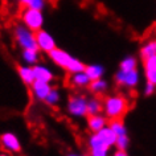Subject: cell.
Instances as JSON below:
<instances>
[{"mask_svg":"<svg viewBox=\"0 0 156 156\" xmlns=\"http://www.w3.org/2000/svg\"><path fill=\"white\" fill-rule=\"evenodd\" d=\"M130 103L123 94H110L102 99V114L108 120L122 119L128 111Z\"/></svg>","mask_w":156,"mask_h":156,"instance_id":"1","label":"cell"},{"mask_svg":"<svg viewBox=\"0 0 156 156\" xmlns=\"http://www.w3.org/2000/svg\"><path fill=\"white\" fill-rule=\"evenodd\" d=\"M48 56L54 65L61 69H65L70 74L83 72L85 66H86L77 57H73L72 54H69L68 52H65L64 49H60V48H54L52 52L48 53Z\"/></svg>","mask_w":156,"mask_h":156,"instance_id":"2","label":"cell"},{"mask_svg":"<svg viewBox=\"0 0 156 156\" xmlns=\"http://www.w3.org/2000/svg\"><path fill=\"white\" fill-rule=\"evenodd\" d=\"M13 37L16 44L20 46L21 50L24 49H38L36 41V32L23 24H16L13 27Z\"/></svg>","mask_w":156,"mask_h":156,"instance_id":"3","label":"cell"},{"mask_svg":"<svg viewBox=\"0 0 156 156\" xmlns=\"http://www.w3.org/2000/svg\"><path fill=\"white\" fill-rule=\"evenodd\" d=\"M66 111L72 118L82 119L87 116V97L83 94H73L66 102Z\"/></svg>","mask_w":156,"mask_h":156,"instance_id":"4","label":"cell"},{"mask_svg":"<svg viewBox=\"0 0 156 156\" xmlns=\"http://www.w3.org/2000/svg\"><path fill=\"white\" fill-rule=\"evenodd\" d=\"M140 80H142V76L138 69L131 70V72H123L118 69V72L114 74V82L116 86L128 89V90H134L138 87Z\"/></svg>","mask_w":156,"mask_h":156,"instance_id":"5","label":"cell"},{"mask_svg":"<svg viewBox=\"0 0 156 156\" xmlns=\"http://www.w3.org/2000/svg\"><path fill=\"white\" fill-rule=\"evenodd\" d=\"M21 23L30 30L37 32V30L42 29V27H44V23H45L44 11L25 8L21 12Z\"/></svg>","mask_w":156,"mask_h":156,"instance_id":"6","label":"cell"},{"mask_svg":"<svg viewBox=\"0 0 156 156\" xmlns=\"http://www.w3.org/2000/svg\"><path fill=\"white\" fill-rule=\"evenodd\" d=\"M87 147L90 156H110V147L103 144L95 132H91L87 138Z\"/></svg>","mask_w":156,"mask_h":156,"instance_id":"7","label":"cell"},{"mask_svg":"<svg viewBox=\"0 0 156 156\" xmlns=\"http://www.w3.org/2000/svg\"><path fill=\"white\" fill-rule=\"evenodd\" d=\"M36 41H37V48L40 52L46 53L48 54L49 52H52L56 46V40L54 37L50 34L48 30L40 29L36 32Z\"/></svg>","mask_w":156,"mask_h":156,"instance_id":"8","label":"cell"},{"mask_svg":"<svg viewBox=\"0 0 156 156\" xmlns=\"http://www.w3.org/2000/svg\"><path fill=\"white\" fill-rule=\"evenodd\" d=\"M0 144H2L3 150L7 152H20L21 151V143L13 132H4V134L0 136Z\"/></svg>","mask_w":156,"mask_h":156,"instance_id":"9","label":"cell"},{"mask_svg":"<svg viewBox=\"0 0 156 156\" xmlns=\"http://www.w3.org/2000/svg\"><path fill=\"white\" fill-rule=\"evenodd\" d=\"M33 74H34V81H41V82H48L50 83L54 80V72L45 64H36L32 66Z\"/></svg>","mask_w":156,"mask_h":156,"instance_id":"10","label":"cell"},{"mask_svg":"<svg viewBox=\"0 0 156 156\" xmlns=\"http://www.w3.org/2000/svg\"><path fill=\"white\" fill-rule=\"evenodd\" d=\"M30 90H32V95L34 99L41 101V102H45L46 97L52 90V86L48 82H41V81H34V82L30 85Z\"/></svg>","mask_w":156,"mask_h":156,"instance_id":"11","label":"cell"},{"mask_svg":"<svg viewBox=\"0 0 156 156\" xmlns=\"http://www.w3.org/2000/svg\"><path fill=\"white\" fill-rule=\"evenodd\" d=\"M143 70L147 82L156 85V56L143 60Z\"/></svg>","mask_w":156,"mask_h":156,"instance_id":"12","label":"cell"},{"mask_svg":"<svg viewBox=\"0 0 156 156\" xmlns=\"http://www.w3.org/2000/svg\"><path fill=\"white\" fill-rule=\"evenodd\" d=\"M90 82H91V80L89 78L87 74L85 73V70L83 72L73 73V74H70V77H69V83L76 89H86V87H89Z\"/></svg>","mask_w":156,"mask_h":156,"instance_id":"13","label":"cell"},{"mask_svg":"<svg viewBox=\"0 0 156 156\" xmlns=\"http://www.w3.org/2000/svg\"><path fill=\"white\" fill-rule=\"evenodd\" d=\"M107 124H108V119L103 114L87 116V128L90 130V132H98L103 127H106Z\"/></svg>","mask_w":156,"mask_h":156,"instance_id":"14","label":"cell"},{"mask_svg":"<svg viewBox=\"0 0 156 156\" xmlns=\"http://www.w3.org/2000/svg\"><path fill=\"white\" fill-rule=\"evenodd\" d=\"M40 50L38 49H24L21 50V61L24 65L34 66L40 62Z\"/></svg>","mask_w":156,"mask_h":156,"instance_id":"15","label":"cell"},{"mask_svg":"<svg viewBox=\"0 0 156 156\" xmlns=\"http://www.w3.org/2000/svg\"><path fill=\"white\" fill-rule=\"evenodd\" d=\"M97 135H98V138L102 140L103 144H106L107 147H114L115 146V142H116V135L115 132L111 130L110 127H108V124L106 127H103L102 130H99L98 132H95Z\"/></svg>","mask_w":156,"mask_h":156,"instance_id":"16","label":"cell"},{"mask_svg":"<svg viewBox=\"0 0 156 156\" xmlns=\"http://www.w3.org/2000/svg\"><path fill=\"white\" fill-rule=\"evenodd\" d=\"M89 90H90L93 94L99 97L105 94L107 90H108V82L105 78H99V80H94L91 81L90 85H89Z\"/></svg>","mask_w":156,"mask_h":156,"instance_id":"17","label":"cell"},{"mask_svg":"<svg viewBox=\"0 0 156 156\" xmlns=\"http://www.w3.org/2000/svg\"><path fill=\"white\" fill-rule=\"evenodd\" d=\"M85 73L87 74L91 81L99 80V78H103V76H105V66H102L101 64L86 65L85 66Z\"/></svg>","mask_w":156,"mask_h":156,"instance_id":"18","label":"cell"},{"mask_svg":"<svg viewBox=\"0 0 156 156\" xmlns=\"http://www.w3.org/2000/svg\"><path fill=\"white\" fill-rule=\"evenodd\" d=\"M17 72H19V76H20L21 81L27 85V86H30V85L34 82V74H33L32 66L21 65V66H19Z\"/></svg>","mask_w":156,"mask_h":156,"instance_id":"19","label":"cell"},{"mask_svg":"<svg viewBox=\"0 0 156 156\" xmlns=\"http://www.w3.org/2000/svg\"><path fill=\"white\" fill-rule=\"evenodd\" d=\"M102 114V99H99L97 95L87 98V116Z\"/></svg>","mask_w":156,"mask_h":156,"instance_id":"20","label":"cell"},{"mask_svg":"<svg viewBox=\"0 0 156 156\" xmlns=\"http://www.w3.org/2000/svg\"><path fill=\"white\" fill-rule=\"evenodd\" d=\"M119 69L123 70V72H131V70L138 69V58L132 56V54L123 57L119 62Z\"/></svg>","mask_w":156,"mask_h":156,"instance_id":"21","label":"cell"},{"mask_svg":"<svg viewBox=\"0 0 156 156\" xmlns=\"http://www.w3.org/2000/svg\"><path fill=\"white\" fill-rule=\"evenodd\" d=\"M139 54H140V58H142V60H146V58L156 56V40H151V41H147L146 44H143L140 46Z\"/></svg>","mask_w":156,"mask_h":156,"instance_id":"22","label":"cell"},{"mask_svg":"<svg viewBox=\"0 0 156 156\" xmlns=\"http://www.w3.org/2000/svg\"><path fill=\"white\" fill-rule=\"evenodd\" d=\"M108 127L115 132L116 136H122V135H128L127 127L122 119H111L108 120Z\"/></svg>","mask_w":156,"mask_h":156,"instance_id":"23","label":"cell"},{"mask_svg":"<svg viewBox=\"0 0 156 156\" xmlns=\"http://www.w3.org/2000/svg\"><path fill=\"white\" fill-rule=\"evenodd\" d=\"M21 5H24L25 8L30 9H38L44 11L46 7V0H17Z\"/></svg>","mask_w":156,"mask_h":156,"instance_id":"24","label":"cell"},{"mask_svg":"<svg viewBox=\"0 0 156 156\" xmlns=\"http://www.w3.org/2000/svg\"><path fill=\"white\" fill-rule=\"evenodd\" d=\"M60 101H61V91L56 87H52V90H50V93L45 99V103L48 106H57L60 103Z\"/></svg>","mask_w":156,"mask_h":156,"instance_id":"25","label":"cell"},{"mask_svg":"<svg viewBox=\"0 0 156 156\" xmlns=\"http://www.w3.org/2000/svg\"><path fill=\"white\" fill-rule=\"evenodd\" d=\"M130 136L128 135H122V136H116V142H115V146L116 150H123V151H127L128 147H130Z\"/></svg>","mask_w":156,"mask_h":156,"instance_id":"26","label":"cell"},{"mask_svg":"<svg viewBox=\"0 0 156 156\" xmlns=\"http://www.w3.org/2000/svg\"><path fill=\"white\" fill-rule=\"evenodd\" d=\"M156 91V85L151 83V82H147L146 85H144V89H143V93L146 97H151L152 94H155Z\"/></svg>","mask_w":156,"mask_h":156,"instance_id":"27","label":"cell"},{"mask_svg":"<svg viewBox=\"0 0 156 156\" xmlns=\"http://www.w3.org/2000/svg\"><path fill=\"white\" fill-rule=\"evenodd\" d=\"M111 156H130L127 154V151H123V150H116L114 154H112Z\"/></svg>","mask_w":156,"mask_h":156,"instance_id":"28","label":"cell"},{"mask_svg":"<svg viewBox=\"0 0 156 156\" xmlns=\"http://www.w3.org/2000/svg\"><path fill=\"white\" fill-rule=\"evenodd\" d=\"M66 156H81V155H78V154H74V152H72V154H68Z\"/></svg>","mask_w":156,"mask_h":156,"instance_id":"29","label":"cell"},{"mask_svg":"<svg viewBox=\"0 0 156 156\" xmlns=\"http://www.w3.org/2000/svg\"><path fill=\"white\" fill-rule=\"evenodd\" d=\"M0 156H11L8 152H3V154H0Z\"/></svg>","mask_w":156,"mask_h":156,"instance_id":"30","label":"cell"},{"mask_svg":"<svg viewBox=\"0 0 156 156\" xmlns=\"http://www.w3.org/2000/svg\"><path fill=\"white\" fill-rule=\"evenodd\" d=\"M81 156H90V155H81Z\"/></svg>","mask_w":156,"mask_h":156,"instance_id":"31","label":"cell"}]
</instances>
